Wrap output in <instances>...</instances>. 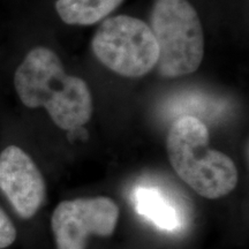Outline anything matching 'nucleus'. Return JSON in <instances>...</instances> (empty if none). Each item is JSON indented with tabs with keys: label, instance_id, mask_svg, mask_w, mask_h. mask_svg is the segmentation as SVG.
<instances>
[{
	"label": "nucleus",
	"instance_id": "1",
	"mask_svg": "<svg viewBox=\"0 0 249 249\" xmlns=\"http://www.w3.org/2000/svg\"><path fill=\"white\" fill-rule=\"evenodd\" d=\"M14 87L23 105L44 107L59 128L74 130L92 116L89 86L70 75L53 50L37 46L28 52L14 74Z\"/></svg>",
	"mask_w": 249,
	"mask_h": 249
},
{
	"label": "nucleus",
	"instance_id": "2",
	"mask_svg": "<svg viewBox=\"0 0 249 249\" xmlns=\"http://www.w3.org/2000/svg\"><path fill=\"white\" fill-rule=\"evenodd\" d=\"M166 150L173 170L198 195L214 200L235 188L234 161L209 148V130L197 117L183 116L174 121L167 133Z\"/></svg>",
	"mask_w": 249,
	"mask_h": 249
},
{
	"label": "nucleus",
	"instance_id": "3",
	"mask_svg": "<svg viewBox=\"0 0 249 249\" xmlns=\"http://www.w3.org/2000/svg\"><path fill=\"white\" fill-rule=\"evenodd\" d=\"M149 27L160 50L156 68L161 77L177 79L198 70L204 58V33L188 0H155Z\"/></svg>",
	"mask_w": 249,
	"mask_h": 249
},
{
	"label": "nucleus",
	"instance_id": "4",
	"mask_svg": "<svg viewBox=\"0 0 249 249\" xmlns=\"http://www.w3.org/2000/svg\"><path fill=\"white\" fill-rule=\"evenodd\" d=\"M91 49L103 66L124 77L147 75L160 57L149 24L129 15L104 18L95 31Z\"/></svg>",
	"mask_w": 249,
	"mask_h": 249
},
{
	"label": "nucleus",
	"instance_id": "5",
	"mask_svg": "<svg viewBox=\"0 0 249 249\" xmlns=\"http://www.w3.org/2000/svg\"><path fill=\"white\" fill-rule=\"evenodd\" d=\"M118 217L117 203L105 196L61 202L51 218L57 248L86 249L89 235H111Z\"/></svg>",
	"mask_w": 249,
	"mask_h": 249
},
{
	"label": "nucleus",
	"instance_id": "6",
	"mask_svg": "<svg viewBox=\"0 0 249 249\" xmlns=\"http://www.w3.org/2000/svg\"><path fill=\"white\" fill-rule=\"evenodd\" d=\"M0 189L18 216L31 218L45 197V182L30 156L17 145L0 154Z\"/></svg>",
	"mask_w": 249,
	"mask_h": 249
},
{
	"label": "nucleus",
	"instance_id": "7",
	"mask_svg": "<svg viewBox=\"0 0 249 249\" xmlns=\"http://www.w3.org/2000/svg\"><path fill=\"white\" fill-rule=\"evenodd\" d=\"M135 210L142 217L166 232H174L182 225L181 216L166 195L154 186H138L133 189Z\"/></svg>",
	"mask_w": 249,
	"mask_h": 249
},
{
	"label": "nucleus",
	"instance_id": "8",
	"mask_svg": "<svg viewBox=\"0 0 249 249\" xmlns=\"http://www.w3.org/2000/svg\"><path fill=\"white\" fill-rule=\"evenodd\" d=\"M124 0H57L55 11L70 26H92L108 18Z\"/></svg>",
	"mask_w": 249,
	"mask_h": 249
},
{
	"label": "nucleus",
	"instance_id": "9",
	"mask_svg": "<svg viewBox=\"0 0 249 249\" xmlns=\"http://www.w3.org/2000/svg\"><path fill=\"white\" fill-rule=\"evenodd\" d=\"M17 230L9 217L0 209V249L8 247L15 241Z\"/></svg>",
	"mask_w": 249,
	"mask_h": 249
}]
</instances>
